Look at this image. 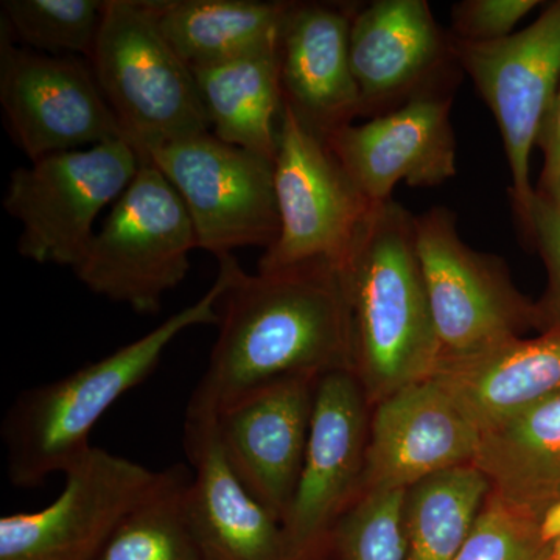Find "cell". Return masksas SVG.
<instances>
[{
  "label": "cell",
  "mask_w": 560,
  "mask_h": 560,
  "mask_svg": "<svg viewBox=\"0 0 560 560\" xmlns=\"http://www.w3.org/2000/svg\"><path fill=\"white\" fill-rule=\"evenodd\" d=\"M197 248V232L178 191L160 168L142 162L73 272L98 296L138 313H156L164 294L186 279Z\"/></svg>",
  "instance_id": "obj_6"
},
{
  "label": "cell",
  "mask_w": 560,
  "mask_h": 560,
  "mask_svg": "<svg viewBox=\"0 0 560 560\" xmlns=\"http://www.w3.org/2000/svg\"><path fill=\"white\" fill-rule=\"evenodd\" d=\"M2 24L14 43L40 54L84 55L97 43L105 2L98 0H3Z\"/></svg>",
  "instance_id": "obj_26"
},
{
  "label": "cell",
  "mask_w": 560,
  "mask_h": 560,
  "mask_svg": "<svg viewBox=\"0 0 560 560\" xmlns=\"http://www.w3.org/2000/svg\"><path fill=\"white\" fill-rule=\"evenodd\" d=\"M371 407L352 371L319 378L300 481L282 521L290 560H319L331 534L360 493Z\"/></svg>",
  "instance_id": "obj_11"
},
{
  "label": "cell",
  "mask_w": 560,
  "mask_h": 560,
  "mask_svg": "<svg viewBox=\"0 0 560 560\" xmlns=\"http://www.w3.org/2000/svg\"><path fill=\"white\" fill-rule=\"evenodd\" d=\"M416 242L440 346L438 372L540 326L537 305L515 289L504 261L470 248L451 209L438 206L416 217Z\"/></svg>",
  "instance_id": "obj_5"
},
{
  "label": "cell",
  "mask_w": 560,
  "mask_h": 560,
  "mask_svg": "<svg viewBox=\"0 0 560 560\" xmlns=\"http://www.w3.org/2000/svg\"><path fill=\"white\" fill-rule=\"evenodd\" d=\"M165 38L190 69L278 46L290 2L156 0Z\"/></svg>",
  "instance_id": "obj_23"
},
{
  "label": "cell",
  "mask_w": 560,
  "mask_h": 560,
  "mask_svg": "<svg viewBox=\"0 0 560 560\" xmlns=\"http://www.w3.org/2000/svg\"><path fill=\"white\" fill-rule=\"evenodd\" d=\"M452 50L499 124L512 197L523 221L536 195L530 187V154L558 95L560 0L529 27L495 43H467L452 36Z\"/></svg>",
  "instance_id": "obj_10"
},
{
  "label": "cell",
  "mask_w": 560,
  "mask_h": 560,
  "mask_svg": "<svg viewBox=\"0 0 560 560\" xmlns=\"http://www.w3.org/2000/svg\"><path fill=\"white\" fill-rule=\"evenodd\" d=\"M90 66L140 161L209 132L194 70L165 38L154 2L106 0Z\"/></svg>",
  "instance_id": "obj_4"
},
{
  "label": "cell",
  "mask_w": 560,
  "mask_h": 560,
  "mask_svg": "<svg viewBox=\"0 0 560 560\" xmlns=\"http://www.w3.org/2000/svg\"><path fill=\"white\" fill-rule=\"evenodd\" d=\"M219 257V275L205 294L145 337L68 377L25 390L3 420L10 481L35 488L65 474L92 445L90 434L121 396L145 382L165 349L190 327L220 323V301L230 282V257Z\"/></svg>",
  "instance_id": "obj_3"
},
{
  "label": "cell",
  "mask_w": 560,
  "mask_h": 560,
  "mask_svg": "<svg viewBox=\"0 0 560 560\" xmlns=\"http://www.w3.org/2000/svg\"><path fill=\"white\" fill-rule=\"evenodd\" d=\"M0 31V105L11 139L31 162L125 138L88 62L14 46Z\"/></svg>",
  "instance_id": "obj_12"
},
{
  "label": "cell",
  "mask_w": 560,
  "mask_h": 560,
  "mask_svg": "<svg viewBox=\"0 0 560 560\" xmlns=\"http://www.w3.org/2000/svg\"><path fill=\"white\" fill-rule=\"evenodd\" d=\"M220 334L187 416L217 419L289 377L352 371V324L341 272L327 260L249 275L230 257Z\"/></svg>",
  "instance_id": "obj_1"
},
{
  "label": "cell",
  "mask_w": 560,
  "mask_h": 560,
  "mask_svg": "<svg viewBox=\"0 0 560 560\" xmlns=\"http://www.w3.org/2000/svg\"><path fill=\"white\" fill-rule=\"evenodd\" d=\"M474 464L493 493L540 518L560 500V393L482 430Z\"/></svg>",
  "instance_id": "obj_21"
},
{
  "label": "cell",
  "mask_w": 560,
  "mask_h": 560,
  "mask_svg": "<svg viewBox=\"0 0 560 560\" xmlns=\"http://www.w3.org/2000/svg\"><path fill=\"white\" fill-rule=\"evenodd\" d=\"M349 54L361 116H382L441 90L445 69L455 61L452 36L442 33L425 0H377L357 9Z\"/></svg>",
  "instance_id": "obj_17"
},
{
  "label": "cell",
  "mask_w": 560,
  "mask_h": 560,
  "mask_svg": "<svg viewBox=\"0 0 560 560\" xmlns=\"http://www.w3.org/2000/svg\"><path fill=\"white\" fill-rule=\"evenodd\" d=\"M62 475L65 488L49 506L0 518V560H97L164 470L91 447Z\"/></svg>",
  "instance_id": "obj_13"
},
{
  "label": "cell",
  "mask_w": 560,
  "mask_h": 560,
  "mask_svg": "<svg viewBox=\"0 0 560 560\" xmlns=\"http://www.w3.org/2000/svg\"><path fill=\"white\" fill-rule=\"evenodd\" d=\"M280 231L259 271L327 260L340 268L374 205L329 147L282 105L275 158Z\"/></svg>",
  "instance_id": "obj_8"
},
{
  "label": "cell",
  "mask_w": 560,
  "mask_h": 560,
  "mask_svg": "<svg viewBox=\"0 0 560 560\" xmlns=\"http://www.w3.org/2000/svg\"><path fill=\"white\" fill-rule=\"evenodd\" d=\"M359 7L290 2L279 40L283 103L320 139L361 116L349 36Z\"/></svg>",
  "instance_id": "obj_18"
},
{
  "label": "cell",
  "mask_w": 560,
  "mask_h": 560,
  "mask_svg": "<svg viewBox=\"0 0 560 560\" xmlns=\"http://www.w3.org/2000/svg\"><path fill=\"white\" fill-rule=\"evenodd\" d=\"M191 471L168 467L119 523L97 560H206L189 515Z\"/></svg>",
  "instance_id": "obj_25"
},
{
  "label": "cell",
  "mask_w": 560,
  "mask_h": 560,
  "mask_svg": "<svg viewBox=\"0 0 560 560\" xmlns=\"http://www.w3.org/2000/svg\"><path fill=\"white\" fill-rule=\"evenodd\" d=\"M537 145L544 151V168L536 194L560 208V91L544 121Z\"/></svg>",
  "instance_id": "obj_31"
},
{
  "label": "cell",
  "mask_w": 560,
  "mask_h": 560,
  "mask_svg": "<svg viewBox=\"0 0 560 560\" xmlns=\"http://www.w3.org/2000/svg\"><path fill=\"white\" fill-rule=\"evenodd\" d=\"M405 490L357 497L331 534L338 560H404Z\"/></svg>",
  "instance_id": "obj_27"
},
{
  "label": "cell",
  "mask_w": 560,
  "mask_h": 560,
  "mask_svg": "<svg viewBox=\"0 0 560 560\" xmlns=\"http://www.w3.org/2000/svg\"><path fill=\"white\" fill-rule=\"evenodd\" d=\"M140 164L138 151L119 139L49 154L16 168L3 209L21 223V256L73 271L94 238L95 220L119 200Z\"/></svg>",
  "instance_id": "obj_7"
},
{
  "label": "cell",
  "mask_w": 560,
  "mask_h": 560,
  "mask_svg": "<svg viewBox=\"0 0 560 560\" xmlns=\"http://www.w3.org/2000/svg\"><path fill=\"white\" fill-rule=\"evenodd\" d=\"M184 447L191 467L190 522L206 560H290L282 523L228 463L217 419L186 416Z\"/></svg>",
  "instance_id": "obj_19"
},
{
  "label": "cell",
  "mask_w": 560,
  "mask_h": 560,
  "mask_svg": "<svg viewBox=\"0 0 560 560\" xmlns=\"http://www.w3.org/2000/svg\"><path fill=\"white\" fill-rule=\"evenodd\" d=\"M191 70L212 135L275 162L283 105L279 44Z\"/></svg>",
  "instance_id": "obj_22"
},
{
  "label": "cell",
  "mask_w": 560,
  "mask_h": 560,
  "mask_svg": "<svg viewBox=\"0 0 560 560\" xmlns=\"http://www.w3.org/2000/svg\"><path fill=\"white\" fill-rule=\"evenodd\" d=\"M537 5V0H464L452 10V36L467 43H495L511 36Z\"/></svg>",
  "instance_id": "obj_29"
},
{
  "label": "cell",
  "mask_w": 560,
  "mask_h": 560,
  "mask_svg": "<svg viewBox=\"0 0 560 560\" xmlns=\"http://www.w3.org/2000/svg\"><path fill=\"white\" fill-rule=\"evenodd\" d=\"M481 430L438 377L405 386L371 408L359 495L407 490L474 464Z\"/></svg>",
  "instance_id": "obj_14"
},
{
  "label": "cell",
  "mask_w": 560,
  "mask_h": 560,
  "mask_svg": "<svg viewBox=\"0 0 560 560\" xmlns=\"http://www.w3.org/2000/svg\"><path fill=\"white\" fill-rule=\"evenodd\" d=\"M539 536L545 547L560 540V500L550 504L539 518Z\"/></svg>",
  "instance_id": "obj_32"
},
{
  "label": "cell",
  "mask_w": 560,
  "mask_h": 560,
  "mask_svg": "<svg viewBox=\"0 0 560 560\" xmlns=\"http://www.w3.org/2000/svg\"><path fill=\"white\" fill-rule=\"evenodd\" d=\"M352 324V372L370 407L434 377L440 346L416 242V217L374 205L338 268Z\"/></svg>",
  "instance_id": "obj_2"
},
{
  "label": "cell",
  "mask_w": 560,
  "mask_h": 560,
  "mask_svg": "<svg viewBox=\"0 0 560 560\" xmlns=\"http://www.w3.org/2000/svg\"><path fill=\"white\" fill-rule=\"evenodd\" d=\"M145 162L160 168L178 191L198 248L219 259L249 246L267 250L278 242L275 162L210 131L158 147Z\"/></svg>",
  "instance_id": "obj_9"
},
{
  "label": "cell",
  "mask_w": 560,
  "mask_h": 560,
  "mask_svg": "<svg viewBox=\"0 0 560 560\" xmlns=\"http://www.w3.org/2000/svg\"><path fill=\"white\" fill-rule=\"evenodd\" d=\"M523 223L533 235L550 276L547 296L537 305L540 326L545 330L560 327V208L536 194Z\"/></svg>",
  "instance_id": "obj_30"
},
{
  "label": "cell",
  "mask_w": 560,
  "mask_h": 560,
  "mask_svg": "<svg viewBox=\"0 0 560 560\" xmlns=\"http://www.w3.org/2000/svg\"><path fill=\"white\" fill-rule=\"evenodd\" d=\"M547 560H560V540L551 545L550 550H548Z\"/></svg>",
  "instance_id": "obj_33"
},
{
  "label": "cell",
  "mask_w": 560,
  "mask_h": 560,
  "mask_svg": "<svg viewBox=\"0 0 560 560\" xmlns=\"http://www.w3.org/2000/svg\"><path fill=\"white\" fill-rule=\"evenodd\" d=\"M490 493L475 464L431 475L405 490L404 560H455Z\"/></svg>",
  "instance_id": "obj_24"
},
{
  "label": "cell",
  "mask_w": 560,
  "mask_h": 560,
  "mask_svg": "<svg viewBox=\"0 0 560 560\" xmlns=\"http://www.w3.org/2000/svg\"><path fill=\"white\" fill-rule=\"evenodd\" d=\"M452 95L434 90L324 139L352 183L372 202L393 200L397 184L434 187L456 175Z\"/></svg>",
  "instance_id": "obj_15"
},
{
  "label": "cell",
  "mask_w": 560,
  "mask_h": 560,
  "mask_svg": "<svg viewBox=\"0 0 560 560\" xmlns=\"http://www.w3.org/2000/svg\"><path fill=\"white\" fill-rule=\"evenodd\" d=\"M539 517L490 490L463 550L455 560H547Z\"/></svg>",
  "instance_id": "obj_28"
},
{
  "label": "cell",
  "mask_w": 560,
  "mask_h": 560,
  "mask_svg": "<svg viewBox=\"0 0 560 560\" xmlns=\"http://www.w3.org/2000/svg\"><path fill=\"white\" fill-rule=\"evenodd\" d=\"M319 378L270 383L217 418L221 447L232 470L280 523L300 481Z\"/></svg>",
  "instance_id": "obj_16"
},
{
  "label": "cell",
  "mask_w": 560,
  "mask_h": 560,
  "mask_svg": "<svg viewBox=\"0 0 560 560\" xmlns=\"http://www.w3.org/2000/svg\"><path fill=\"white\" fill-rule=\"evenodd\" d=\"M434 377L486 430L560 393V327L530 340L517 338Z\"/></svg>",
  "instance_id": "obj_20"
}]
</instances>
